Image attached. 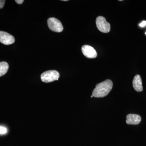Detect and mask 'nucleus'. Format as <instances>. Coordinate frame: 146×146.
I'll use <instances>...</instances> for the list:
<instances>
[{"label":"nucleus","instance_id":"f03ea898","mask_svg":"<svg viewBox=\"0 0 146 146\" xmlns=\"http://www.w3.org/2000/svg\"><path fill=\"white\" fill-rule=\"evenodd\" d=\"M60 76L58 72L56 70L46 71L42 73L41 76L42 81L45 83H49L58 80Z\"/></svg>","mask_w":146,"mask_h":146},{"label":"nucleus","instance_id":"2eb2a0df","mask_svg":"<svg viewBox=\"0 0 146 146\" xmlns=\"http://www.w3.org/2000/svg\"><path fill=\"white\" fill-rule=\"evenodd\" d=\"M93 97H94V96H93V95H92V96H91V98H93Z\"/></svg>","mask_w":146,"mask_h":146},{"label":"nucleus","instance_id":"9d476101","mask_svg":"<svg viewBox=\"0 0 146 146\" xmlns=\"http://www.w3.org/2000/svg\"><path fill=\"white\" fill-rule=\"evenodd\" d=\"M7 129L3 127L0 126V134H5L7 133Z\"/></svg>","mask_w":146,"mask_h":146},{"label":"nucleus","instance_id":"6e6552de","mask_svg":"<svg viewBox=\"0 0 146 146\" xmlns=\"http://www.w3.org/2000/svg\"><path fill=\"white\" fill-rule=\"evenodd\" d=\"M133 88L137 92H141L143 90V86L142 85V79L139 75H136L135 76L133 80Z\"/></svg>","mask_w":146,"mask_h":146},{"label":"nucleus","instance_id":"0eeeda50","mask_svg":"<svg viewBox=\"0 0 146 146\" xmlns=\"http://www.w3.org/2000/svg\"><path fill=\"white\" fill-rule=\"evenodd\" d=\"M126 123L128 125H138L141 121V117L139 115L130 114L126 117Z\"/></svg>","mask_w":146,"mask_h":146},{"label":"nucleus","instance_id":"39448f33","mask_svg":"<svg viewBox=\"0 0 146 146\" xmlns=\"http://www.w3.org/2000/svg\"><path fill=\"white\" fill-rule=\"evenodd\" d=\"M15 42V38L11 35L2 31H0V42L5 45L13 44Z\"/></svg>","mask_w":146,"mask_h":146},{"label":"nucleus","instance_id":"4468645a","mask_svg":"<svg viewBox=\"0 0 146 146\" xmlns=\"http://www.w3.org/2000/svg\"><path fill=\"white\" fill-rule=\"evenodd\" d=\"M68 1V0H63V1Z\"/></svg>","mask_w":146,"mask_h":146},{"label":"nucleus","instance_id":"9b49d317","mask_svg":"<svg viewBox=\"0 0 146 146\" xmlns=\"http://www.w3.org/2000/svg\"><path fill=\"white\" fill-rule=\"evenodd\" d=\"M5 0H0V9L3 8L5 4Z\"/></svg>","mask_w":146,"mask_h":146},{"label":"nucleus","instance_id":"f8f14e48","mask_svg":"<svg viewBox=\"0 0 146 146\" xmlns=\"http://www.w3.org/2000/svg\"><path fill=\"white\" fill-rule=\"evenodd\" d=\"M140 26L141 27H143L145 26L146 25V21H143L141 23V24H140Z\"/></svg>","mask_w":146,"mask_h":146},{"label":"nucleus","instance_id":"7ed1b4c3","mask_svg":"<svg viewBox=\"0 0 146 146\" xmlns=\"http://www.w3.org/2000/svg\"><path fill=\"white\" fill-rule=\"evenodd\" d=\"M96 24L99 30L104 33H108L110 30V25L103 16H98L96 20Z\"/></svg>","mask_w":146,"mask_h":146},{"label":"nucleus","instance_id":"20e7f679","mask_svg":"<svg viewBox=\"0 0 146 146\" xmlns=\"http://www.w3.org/2000/svg\"><path fill=\"white\" fill-rule=\"evenodd\" d=\"M48 25L50 29L55 32L63 31V27L60 21L55 18H50L48 20Z\"/></svg>","mask_w":146,"mask_h":146},{"label":"nucleus","instance_id":"ddd939ff","mask_svg":"<svg viewBox=\"0 0 146 146\" xmlns=\"http://www.w3.org/2000/svg\"><path fill=\"white\" fill-rule=\"evenodd\" d=\"M24 1V0H16V1H15V2H16L18 4H22L23 3Z\"/></svg>","mask_w":146,"mask_h":146},{"label":"nucleus","instance_id":"f257e3e1","mask_svg":"<svg viewBox=\"0 0 146 146\" xmlns=\"http://www.w3.org/2000/svg\"><path fill=\"white\" fill-rule=\"evenodd\" d=\"M112 87V82L110 80H106L96 85V88L92 93V95L95 98H104L109 94Z\"/></svg>","mask_w":146,"mask_h":146},{"label":"nucleus","instance_id":"dca6fc26","mask_svg":"<svg viewBox=\"0 0 146 146\" xmlns=\"http://www.w3.org/2000/svg\"><path fill=\"white\" fill-rule=\"evenodd\" d=\"M145 34L146 35V32L145 33Z\"/></svg>","mask_w":146,"mask_h":146},{"label":"nucleus","instance_id":"1a4fd4ad","mask_svg":"<svg viewBox=\"0 0 146 146\" xmlns=\"http://www.w3.org/2000/svg\"><path fill=\"white\" fill-rule=\"evenodd\" d=\"M9 68L8 63L5 61L0 62V77L4 75L7 72Z\"/></svg>","mask_w":146,"mask_h":146},{"label":"nucleus","instance_id":"423d86ee","mask_svg":"<svg viewBox=\"0 0 146 146\" xmlns=\"http://www.w3.org/2000/svg\"><path fill=\"white\" fill-rule=\"evenodd\" d=\"M82 51L86 57L89 58H94L97 57L96 51L93 47L89 45H85L82 47Z\"/></svg>","mask_w":146,"mask_h":146}]
</instances>
